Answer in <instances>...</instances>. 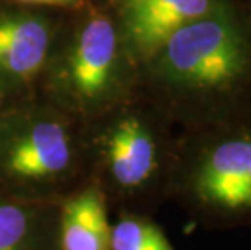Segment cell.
<instances>
[{
  "label": "cell",
  "instance_id": "7a4b0ae2",
  "mask_svg": "<svg viewBox=\"0 0 251 250\" xmlns=\"http://www.w3.org/2000/svg\"><path fill=\"white\" fill-rule=\"evenodd\" d=\"M200 198L227 211L251 210V135L219 143L196 174Z\"/></svg>",
  "mask_w": 251,
  "mask_h": 250
},
{
  "label": "cell",
  "instance_id": "8992f818",
  "mask_svg": "<svg viewBox=\"0 0 251 250\" xmlns=\"http://www.w3.org/2000/svg\"><path fill=\"white\" fill-rule=\"evenodd\" d=\"M109 163L114 177L125 187H136L156 167V145L140 120H122L109 140Z\"/></svg>",
  "mask_w": 251,
  "mask_h": 250
},
{
  "label": "cell",
  "instance_id": "52a82bcc",
  "mask_svg": "<svg viewBox=\"0 0 251 250\" xmlns=\"http://www.w3.org/2000/svg\"><path fill=\"white\" fill-rule=\"evenodd\" d=\"M49 31L37 18L0 20V70L18 77L34 73L44 62Z\"/></svg>",
  "mask_w": 251,
  "mask_h": 250
},
{
  "label": "cell",
  "instance_id": "3957f363",
  "mask_svg": "<svg viewBox=\"0 0 251 250\" xmlns=\"http://www.w3.org/2000/svg\"><path fill=\"white\" fill-rule=\"evenodd\" d=\"M216 0H131L126 29L143 54L159 52L174 33L216 8Z\"/></svg>",
  "mask_w": 251,
  "mask_h": 250
},
{
  "label": "cell",
  "instance_id": "30bf717a",
  "mask_svg": "<svg viewBox=\"0 0 251 250\" xmlns=\"http://www.w3.org/2000/svg\"><path fill=\"white\" fill-rule=\"evenodd\" d=\"M26 229L28 220L18 206L0 205V250H21Z\"/></svg>",
  "mask_w": 251,
  "mask_h": 250
},
{
  "label": "cell",
  "instance_id": "8fae6325",
  "mask_svg": "<svg viewBox=\"0 0 251 250\" xmlns=\"http://www.w3.org/2000/svg\"><path fill=\"white\" fill-rule=\"evenodd\" d=\"M21 2H29V3H47V5H68V3H73L75 0H21Z\"/></svg>",
  "mask_w": 251,
  "mask_h": 250
},
{
  "label": "cell",
  "instance_id": "6da1fadb",
  "mask_svg": "<svg viewBox=\"0 0 251 250\" xmlns=\"http://www.w3.org/2000/svg\"><path fill=\"white\" fill-rule=\"evenodd\" d=\"M159 52L165 75L196 89L228 88L251 68L247 36L230 10L221 3L174 33Z\"/></svg>",
  "mask_w": 251,
  "mask_h": 250
},
{
  "label": "cell",
  "instance_id": "277c9868",
  "mask_svg": "<svg viewBox=\"0 0 251 250\" xmlns=\"http://www.w3.org/2000/svg\"><path fill=\"white\" fill-rule=\"evenodd\" d=\"M117 54V36L104 17L89 20L70 58L73 86L84 96H96L107 86Z\"/></svg>",
  "mask_w": 251,
  "mask_h": 250
},
{
  "label": "cell",
  "instance_id": "ba28073f",
  "mask_svg": "<svg viewBox=\"0 0 251 250\" xmlns=\"http://www.w3.org/2000/svg\"><path fill=\"white\" fill-rule=\"evenodd\" d=\"M110 229L104 201L89 189L68 201L62 218L63 250H107Z\"/></svg>",
  "mask_w": 251,
  "mask_h": 250
},
{
  "label": "cell",
  "instance_id": "9c48e42d",
  "mask_svg": "<svg viewBox=\"0 0 251 250\" xmlns=\"http://www.w3.org/2000/svg\"><path fill=\"white\" fill-rule=\"evenodd\" d=\"M112 250H174L164 232L152 222L128 218L110 231Z\"/></svg>",
  "mask_w": 251,
  "mask_h": 250
},
{
  "label": "cell",
  "instance_id": "5b68a950",
  "mask_svg": "<svg viewBox=\"0 0 251 250\" xmlns=\"http://www.w3.org/2000/svg\"><path fill=\"white\" fill-rule=\"evenodd\" d=\"M68 161L70 143L63 127L44 122L15 143L8 156V169L21 177H46L63 171Z\"/></svg>",
  "mask_w": 251,
  "mask_h": 250
}]
</instances>
